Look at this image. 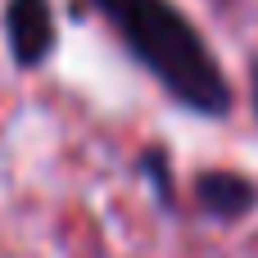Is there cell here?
Segmentation results:
<instances>
[{"mask_svg":"<svg viewBox=\"0 0 258 258\" xmlns=\"http://www.w3.org/2000/svg\"><path fill=\"white\" fill-rule=\"evenodd\" d=\"M9 45L18 54V63H36L50 54L54 45V18H50V0H9Z\"/></svg>","mask_w":258,"mask_h":258,"instance_id":"2","label":"cell"},{"mask_svg":"<svg viewBox=\"0 0 258 258\" xmlns=\"http://www.w3.org/2000/svg\"><path fill=\"white\" fill-rule=\"evenodd\" d=\"M200 200H204V209H209V213H218V218H240V213L254 204V186H249V181H240V177L209 172V177L200 181Z\"/></svg>","mask_w":258,"mask_h":258,"instance_id":"3","label":"cell"},{"mask_svg":"<svg viewBox=\"0 0 258 258\" xmlns=\"http://www.w3.org/2000/svg\"><path fill=\"white\" fill-rule=\"evenodd\" d=\"M100 14L122 32L132 54L190 109L200 113H227L231 86L200 41V32L168 5V0H95Z\"/></svg>","mask_w":258,"mask_h":258,"instance_id":"1","label":"cell"}]
</instances>
